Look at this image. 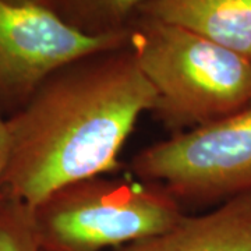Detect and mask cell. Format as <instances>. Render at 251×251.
Wrapping results in <instances>:
<instances>
[{
  "mask_svg": "<svg viewBox=\"0 0 251 251\" xmlns=\"http://www.w3.org/2000/svg\"><path fill=\"white\" fill-rule=\"evenodd\" d=\"M128 49L156 94L151 113L173 134L251 105V62L187 29L137 14Z\"/></svg>",
  "mask_w": 251,
  "mask_h": 251,
  "instance_id": "7a4b0ae2",
  "label": "cell"
},
{
  "mask_svg": "<svg viewBox=\"0 0 251 251\" xmlns=\"http://www.w3.org/2000/svg\"><path fill=\"white\" fill-rule=\"evenodd\" d=\"M150 0H60L57 16L88 35L127 32Z\"/></svg>",
  "mask_w": 251,
  "mask_h": 251,
  "instance_id": "ba28073f",
  "label": "cell"
},
{
  "mask_svg": "<svg viewBox=\"0 0 251 251\" xmlns=\"http://www.w3.org/2000/svg\"><path fill=\"white\" fill-rule=\"evenodd\" d=\"M127 45L128 32L88 35L50 10L0 0V116L14 115L64 64Z\"/></svg>",
  "mask_w": 251,
  "mask_h": 251,
  "instance_id": "5b68a950",
  "label": "cell"
},
{
  "mask_svg": "<svg viewBox=\"0 0 251 251\" xmlns=\"http://www.w3.org/2000/svg\"><path fill=\"white\" fill-rule=\"evenodd\" d=\"M9 161V137L6 128V119L0 116V198L3 197V181Z\"/></svg>",
  "mask_w": 251,
  "mask_h": 251,
  "instance_id": "30bf717a",
  "label": "cell"
},
{
  "mask_svg": "<svg viewBox=\"0 0 251 251\" xmlns=\"http://www.w3.org/2000/svg\"><path fill=\"white\" fill-rule=\"evenodd\" d=\"M138 14L187 29L250 57L251 0H150Z\"/></svg>",
  "mask_w": 251,
  "mask_h": 251,
  "instance_id": "52a82bcc",
  "label": "cell"
},
{
  "mask_svg": "<svg viewBox=\"0 0 251 251\" xmlns=\"http://www.w3.org/2000/svg\"><path fill=\"white\" fill-rule=\"evenodd\" d=\"M32 208L42 251H103L172 229L183 216L168 190L108 175L56 188Z\"/></svg>",
  "mask_w": 251,
  "mask_h": 251,
  "instance_id": "3957f363",
  "label": "cell"
},
{
  "mask_svg": "<svg viewBox=\"0 0 251 251\" xmlns=\"http://www.w3.org/2000/svg\"><path fill=\"white\" fill-rule=\"evenodd\" d=\"M113 251H251V193L204 215H184L169 230Z\"/></svg>",
  "mask_w": 251,
  "mask_h": 251,
  "instance_id": "8992f818",
  "label": "cell"
},
{
  "mask_svg": "<svg viewBox=\"0 0 251 251\" xmlns=\"http://www.w3.org/2000/svg\"><path fill=\"white\" fill-rule=\"evenodd\" d=\"M0 251H42L31 205L6 194L0 198Z\"/></svg>",
  "mask_w": 251,
  "mask_h": 251,
  "instance_id": "9c48e42d",
  "label": "cell"
},
{
  "mask_svg": "<svg viewBox=\"0 0 251 251\" xmlns=\"http://www.w3.org/2000/svg\"><path fill=\"white\" fill-rule=\"evenodd\" d=\"M155 102L128 45L64 64L6 119L3 194L34 206L56 188L115 172L138 117Z\"/></svg>",
  "mask_w": 251,
  "mask_h": 251,
  "instance_id": "6da1fadb",
  "label": "cell"
},
{
  "mask_svg": "<svg viewBox=\"0 0 251 251\" xmlns=\"http://www.w3.org/2000/svg\"><path fill=\"white\" fill-rule=\"evenodd\" d=\"M130 173L162 186L180 204L206 205L251 193V105L144 148Z\"/></svg>",
  "mask_w": 251,
  "mask_h": 251,
  "instance_id": "277c9868",
  "label": "cell"
},
{
  "mask_svg": "<svg viewBox=\"0 0 251 251\" xmlns=\"http://www.w3.org/2000/svg\"><path fill=\"white\" fill-rule=\"evenodd\" d=\"M11 4H17V6H35V7H41V9L50 10L57 14V9H59V3L60 0H4Z\"/></svg>",
  "mask_w": 251,
  "mask_h": 251,
  "instance_id": "8fae6325",
  "label": "cell"
},
{
  "mask_svg": "<svg viewBox=\"0 0 251 251\" xmlns=\"http://www.w3.org/2000/svg\"><path fill=\"white\" fill-rule=\"evenodd\" d=\"M249 59H250V62H251V54H250V57H249Z\"/></svg>",
  "mask_w": 251,
  "mask_h": 251,
  "instance_id": "7c38bea8",
  "label": "cell"
}]
</instances>
